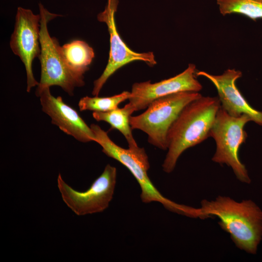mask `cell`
Returning a JSON list of instances; mask_svg holds the SVG:
<instances>
[{"mask_svg": "<svg viewBox=\"0 0 262 262\" xmlns=\"http://www.w3.org/2000/svg\"><path fill=\"white\" fill-rule=\"evenodd\" d=\"M200 207L206 218L216 216L220 227L228 233L239 249L257 253L262 239V211L252 200L237 201L219 196L214 200H202Z\"/></svg>", "mask_w": 262, "mask_h": 262, "instance_id": "6da1fadb", "label": "cell"}, {"mask_svg": "<svg viewBox=\"0 0 262 262\" xmlns=\"http://www.w3.org/2000/svg\"><path fill=\"white\" fill-rule=\"evenodd\" d=\"M220 106L218 97L202 96L183 108L167 134V152L162 164L165 172L169 173L174 170L178 159L185 150L210 137Z\"/></svg>", "mask_w": 262, "mask_h": 262, "instance_id": "7a4b0ae2", "label": "cell"}, {"mask_svg": "<svg viewBox=\"0 0 262 262\" xmlns=\"http://www.w3.org/2000/svg\"><path fill=\"white\" fill-rule=\"evenodd\" d=\"M90 127L95 134V142L102 147V152L124 165L136 180L141 189L140 197L143 202H159L173 213L191 218L197 216V208L176 203L163 196L155 187L147 175L150 165L144 148H122L114 142L98 125L92 124Z\"/></svg>", "mask_w": 262, "mask_h": 262, "instance_id": "3957f363", "label": "cell"}, {"mask_svg": "<svg viewBox=\"0 0 262 262\" xmlns=\"http://www.w3.org/2000/svg\"><path fill=\"white\" fill-rule=\"evenodd\" d=\"M39 9L41 77L35 94L46 87L58 85L73 96L75 87L84 85V76L76 73L66 64L60 53L57 39L50 36L48 29L49 22L61 15L49 12L41 3H39Z\"/></svg>", "mask_w": 262, "mask_h": 262, "instance_id": "277c9868", "label": "cell"}, {"mask_svg": "<svg viewBox=\"0 0 262 262\" xmlns=\"http://www.w3.org/2000/svg\"><path fill=\"white\" fill-rule=\"evenodd\" d=\"M201 96L199 92L184 91L158 98L143 113L131 116V128L145 132L152 145L167 150V134L172 124L187 104Z\"/></svg>", "mask_w": 262, "mask_h": 262, "instance_id": "5b68a950", "label": "cell"}, {"mask_svg": "<svg viewBox=\"0 0 262 262\" xmlns=\"http://www.w3.org/2000/svg\"><path fill=\"white\" fill-rule=\"evenodd\" d=\"M250 121H252L251 117L246 115L232 116L220 106L210 131V137L214 139L216 144L212 160L230 167L237 179L246 183H250L251 180L245 165L239 158L238 151L246 142L247 135L244 127Z\"/></svg>", "mask_w": 262, "mask_h": 262, "instance_id": "8992f818", "label": "cell"}, {"mask_svg": "<svg viewBox=\"0 0 262 262\" xmlns=\"http://www.w3.org/2000/svg\"><path fill=\"white\" fill-rule=\"evenodd\" d=\"M115 167L108 164L101 174L84 191L68 185L60 174L57 186L63 200L78 216L100 213L106 210L113 199L116 182Z\"/></svg>", "mask_w": 262, "mask_h": 262, "instance_id": "52a82bcc", "label": "cell"}, {"mask_svg": "<svg viewBox=\"0 0 262 262\" xmlns=\"http://www.w3.org/2000/svg\"><path fill=\"white\" fill-rule=\"evenodd\" d=\"M119 3L118 0H107L104 11L97 16L98 20L104 22L110 34V52L107 65L101 76L94 82L92 94L98 96L108 79L117 69L135 61H141L152 66L156 64L152 52L137 53L131 49L121 39L117 31L115 14Z\"/></svg>", "mask_w": 262, "mask_h": 262, "instance_id": "ba28073f", "label": "cell"}, {"mask_svg": "<svg viewBox=\"0 0 262 262\" xmlns=\"http://www.w3.org/2000/svg\"><path fill=\"white\" fill-rule=\"evenodd\" d=\"M39 14L35 15L30 9L18 7L16 16L14 30L10 41L13 53L23 63L27 74V91L38 85L33 76L32 64L40 54Z\"/></svg>", "mask_w": 262, "mask_h": 262, "instance_id": "9c48e42d", "label": "cell"}, {"mask_svg": "<svg viewBox=\"0 0 262 262\" xmlns=\"http://www.w3.org/2000/svg\"><path fill=\"white\" fill-rule=\"evenodd\" d=\"M196 66L188 65L182 72L155 83L150 81L134 83L129 103L134 112L146 109L154 100L172 94L184 91L199 92L201 84L196 79Z\"/></svg>", "mask_w": 262, "mask_h": 262, "instance_id": "30bf717a", "label": "cell"}, {"mask_svg": "<svg viewBox=\"0 0 262 262\" xmlns=\"http://www.w3.org/2000/svg\"><path fill=\"white\" fill-rule=\"evenodd\" d=\"M196 75L206 77L213 83L217 91L221 107L229 115L237 117L246 115L252 121L262 126V112L249 104L236 85L237 80L242 76L241 71L229 68L221 75H214L196 71Z\"/></svg>", "mask_w": 262, "mask_h": 262, "instance_id": "8fae6325", "label": "cell"}, {"mask_svg": "<svg viewBox=\"0 0 262 262\" xmlns=\"http://www.w3.org/2000/svg\"><path fill=\"white\" fill-rule=\"evenodd\" d=\"M40 97L42 111L49 115L51 123L68 135L82 143L95 141V134L78 112L65 103L61 97L51 95L49 87L41 90Z\"/></svg>", "mask_w": 262, "mask_h": 262, "instance_id": "7c38bea8", "label": "cell"}, {"mask_svg": "<svg viewBox=\"0 0 262 262\" xmlns=\"http://www.w3.org/2000/svg\"><path fill=\"white\" fill-rule=\"evenodd\" d=\"M60 52L66 64L76 73L84 76L95 57L92 47L82 40H73L60 46Z\"/></svg>", "mask_w": 262, "mask_h": 262, "instance_id": "4fadbf2b", "label": "cell"}, {"mask_svg": "<svg viewBox=\"0 0 262 262\" xmlns=\"http://www.w3.org/2000/svg\"><path fill=\"white\" fill-rule=\"evenodd\" d=\"M133 112V109L128 103L123 108L118 107L108 112H94L92 115L96 120L106 122L112 128L118 130L126 139L129 148L135 149L139 147L132 136L130 123V118Z\"/></svg>", "mask_w": 262, "mask_h": 262, "instance_id": "5bb4252c", "label": "cell"}, {"mask_svg": "<svg viewBox=\"0 0 262 262\" xmlns=\"http://www.w3.org/2000/svg\"><path fill=\"white\" fill-rule=\"evenodd\" d=\"M223 16L236 14L256 21L262 18V0H216Z\"/></svg>", "mask_w": 262, "mask_h": 262, "instance_id": "9a60e30c", "label": "cell"}, {"mask_svg": "<svg viewBox=\"0 0 262 262\" xmlns=\"http://www.w3.org/2000/svg\"><path fill=\"white\" fill-rule=\"evenodd\" d=\"M130 95L131 92L123 91L108 97L85 96L80 99L78 106L81 111L108 112L118 108L121 102L129 99Z\"/></svg>", "mask_w": 262, "mask_h": 262, "instance_id": "2e32d148", "label": "cell"}]
</instances>
